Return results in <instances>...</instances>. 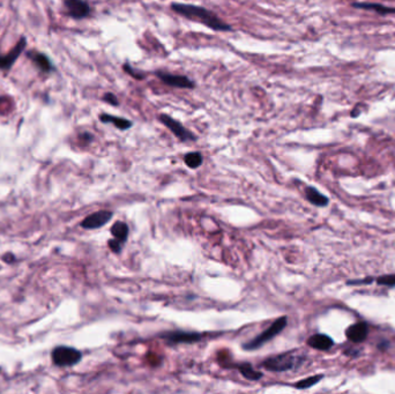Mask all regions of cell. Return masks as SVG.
<instances>
[{"instance_id": "cell-12", "label": "cell", "mask_w": 395, "mask_h": 394, "mask_svg": "<svg viewBox=\"0 0 395 394\" xmlns=\"http://www.w3.org/2000/svg\"><path fill=\"white\" fill-rule=\"evenodd\" d=\"M352 7L359 10L373 11V12L380 14V16H388V14H395V7L383 6L381 4L375 3H353Z\"/></svg>"}, {"instance_id": "cell-3", "label": "cell", "mask_w": 395, "mask_h": 394, "mask_svg": "<svg viewBox=\"0 0 395 394\" xmlns=\"http://www.w3.org/2000/svg\"><path fill=\"white\" fill-rule=\"evenodd\" d=\"M300 363H302V358L290 354V352H287V354H281L267 358L266 361L262 362V366L266 370L273 371V372H283V371L293 369Z\"/></svg>"}, {"instance_id": "cell-21", "label": "cell", "mask_w": 395, "mask_h": 394, "mask_svg": "<svg viewBox=\"0 0 395 394\" xmlns=\"http://www.w3.org/2000/svg\"><path fill=\"white\" fill-rule=\"evenodd\" d=\"M123 71L124 72H126L133 79H135V80H144V79L146 78L145 73H142V72H140V71L133 69V66H131L129 63L123 64Z\"/></svg>"}, {"instance_id": "cell-17", "label": "cell", "mask_w": 395, "mask_h": 394, "mask_svg": "<svg viewBox=\"0 0 395 394\" xmlns=\"http://www.w3.org/2000/svg\"><path fill=\"white\" fill-rule=\"evenodd\" d=\"M111 234L114 236V238L118 239L119 242L125 243L129 237V227L123 221H117L111 228Z\"/></svg>"}, {"instance_id": "cell-23", "label": "cell", "mask_w": 395, "mask_h": 394, "mask_svg": "<svg viewBox=\"0 0 395 394\" xmlns=\"http://www.w3.org/2000/svg\"><path fill=\"white\" fill-rule=\"evenodd\" d=\"M102 100L104 101L105 103L110 104V106H114V107H118L119 106V101L117 99V96H116L115 94H112V93L104 94V96L102 97Z\"/></svg>"}, {"instance_id": "cell-6", "label": "cell", "mask_w": 395, "mask_h": 394, "mask_svg": "<svg viewBox=\"0 0 395 394\" xmlns=\"http://www.w3.org/2000/svg\"><path fill=\"white\" fill-rule=\"evenodd\" d=\"M155 76L160 79V80L167 86L174 88H180V89H194L195 82L192 81L190 78L185 76H178V74H172L169 72H164V71H156Z\"/></svg>"}, {"instance_id": "cell-22", "label": "cell", "mask_w": 395, "mask_h": 394, "mask_svg": "<svg viewBox=\"0 0 395 394\" xmlns=\"http://www.w3.org/2000/svg\"><path fill=\"white\" fill-rule=\"evenodd\" d=\"M377 283L380 284V286L395 287V274H390V275L379 276L378 279H377Z\"/></svg>"}, {"instance_id": "cell-16", "label": "cell", "mask_w": 395, "mask_h": 394, "mask_svg": "<svg viewBox=\"0 0 395 394\" xmlns=\"http://www.w3.org/2000/svg\"><path fill=\"white\" fill-rule=\"evenodd\" d=\"M305 194L307 200L312 205L318 206V207H323V206H327V204H328V199L319 192L317 189H314V187H306Z\"/></svg>"}, {"instance_id": "cell-2", "label": "cell", "mask_w": 395, "mask_h": 394, "mask_svg": "<svg viewBox=\"0 0 395 394\" xmlns=\"http://www.w3.org/2000/svg\"><path fill=\"white\" fill-rule=\"evenodd\" d=\"M287 324H288L287 317H281L276 319V320L274 321L265 332L259 334L258 336H255L253 340L250 341V342L243 344V348L245 349V350H254V349L260 348L262 344L267 343L268 341L272 340L273 337H275L277 334H280L282 331H283Z\"/></svg>"}, {"instance_id": "cell-1", "label": "cell", "mask_w": 395, "mask_h": 394, "mask_svg": "<svg viewBox=\"0 0 395 394\" xmlns=\"http://www.w3.org/2000/svg\"><path fill=\"white\" fill-rule=\"evenodd\" d=\"M171 10L175 13L179 14L184 18L189 19L192 21H197L199 24H202L207 27L215 32H234L231 26L225 24L221 19L213 13L210 10H207L205 7L191 5V4H179L174 3L171 4Z\"/></svg>"}, {"instance_id": "cell-20", "label": "cell", "mask_w": 395, "mask_h": 394, "mask_svg": "<svg viewBox=\"0 0 395 394\" xmlns=\"http://www.w3.org/2000/svg\"><path fill=\"white\" fill-rule=\"evenodd\" d=\"M322 374H318V376H313V377H308L303 379V380H300L298 382H296L295 384V387L298 388V389H304V388H308V387H312V386L317 384L322 379Z\"/></svg>"}, {"instance_id": "cell-15", "label": "cell", "mask_w": 395, "mask_h": 394, "mask_svg": "<svg viewBox=\"0 0 395 394\" xmlns=\"http://www.w3.org/2000/svg\"><path fill=\"white\" fill-rule=\"evenodd\" d=\"M28 56H29V58L32 59V61L35 63L41 70L43 71V72L49 73V72H52V71H54V65H52L51 61L45 55L32 51V52H29Z\"/></svg>"}, {"instance_id": "cell-5", "label": "cell", "mask_w": 395, "mask_h": 394, "mask_svg": "<svg viewBox=\"0 0 395 394\" xmlns=\"http://www.w3.org/2000/svg\"><path fill=\"white\" fill-rule=\"evenodd\" d=\"M159 119H160V122L163 124L165 127H168V129L175 134V137L178 138L180 141L185 142V141H195V140H197V137H195L190 130L185 129L182 123L178 122V121H176V119L170 117V116H169V115L161 114Z\"/></svg>"}, {"instance_id": "cell-18", "label": "cell", "mask_w": 395, "mask_h": 394, "mask_svg": "<svg viewBox=\"0 0 395 394\" xmlns=\"http://www.w3.org/2000/svg\"><path fill=\"white\" fill-rule=\"evenodd\" d=\"M238 367L239 372L243 374V377H245L246 379H249V380H259L262 377V373L259 372V371L254 370L253 367H252L250 364L247 363H244V364H240Z\"/></svg>"}, {"instance_id": "cell-13", "label": "cell", "mask_w": 395, "mask_h": 394, "mask_svg": "<svg viewBox=\"0 0 395 394\" xmlns=\"http://www.w3.org/2000/svg\"><path fill=\"white\" fill-rule=\"evenodd\" d=\"M307 344L318 350H328L333 346L334 342L326 334H314L307 340Z\"/></svg>"}, {"instance_id": "cell-11", "label": "cell", "mask_w": 395, "mask_h": 394, "mask_svg": "<svg viewBox=\"0 0 395 394\" xmlns=\"http://www.w3.org/2000/svg\"><path fill=\"white\" fill-rule=\"evenodd\" d=\"M345 335L352 342H362L367 335V326L365 322H357L345 331Z\"/></svg>"}, {"instance_id": "cell-8", "label": "cell", "mask_w": 395, "mask_h": 394, "mask_svg": "<svg viewBox=\"0 0 395 394\" xmlns=\"http://www.w3.org/2000/svg\"><path fill=\"white\" fill-rule=\"evenodd\" d=\"M64 4L69 16L75 20H81L89 17L90 6L86 0H65Z\"/></svg>"}, {"instance_id": "cell-7", "label": "cell", "mask_w": 395, "mask_h": 394, "mask_svg": "<svg viewBox=\"0 0 395 394\" xmlns=\"http://www.w3.org/2000/svg\"><path fill=\"white\" fill-rule=\"evenodd\" d=\"M161 337L167 341L169 343H193L198 342L202 339L200 333L195 332H184V331H175V332H167L162 334Z\"/></svg>"}, {"instance_id": "cell-10", "label": "cell", "mask_w": 395, "mask_h": 394, "mask_svg": "<svg viewBox=\"0 0 395 394\" xmlns=\"http://www.w3.org/2000/svg\"><path fill=\"white\" fill-rule=\"evenodd\" d=\"M26 46H27V41L25 37H22L17 46L10 54L5 56H0V70H10L13 66V64L18 61V58L20 57V55L24 52Z\"/></svg>"}, {"instance_id": "cell-9", "label": "cell", "mask_w": 395, "mask_h": 394, "mask_svg": "<svg viewBox=\"0 0 395 394\" xmlns=\"http://www.w3.org/2000/svg\"><path fill=\"white\" fill-rule=\"evenodd\" d=\"M112 219V213L109 211H100L92 214L82 221L81 226L85 229H97L103 227Z\"/></svg>"}, {"instance_id": "cell-24", "label": "cell", "mask_w": 395, "mask_h": 394, "mask_svg": "<svg viewBox=\"0 0 395 394\" xmlns=\"http://www.w3.org/2000/svg\"><path fill=\"white\" fill-rule=\"evenodd\" d=\"M122 244H123L122 242H119L118 239H116V238L110 239V241H109V246H110L112 252H115V253L122 252V249H123Z\"/></svg>"}, {"instance_id": "cell-4", "label": "cell", "mask_w": 395, "mask_h": 394, "mask_svg": "<svg viewBox=\"0 0 395 394\" xmlns=\"http://www.w3.org/2000/svg\"><path fill=\"white\" fill-rule=\"evenodd\" d=\"M81 352L71 347H58L52 351V361L58 366H72L80 362Z\"/></svg>"}, {"instance_id": "cell-14", "label": "cell", "mask_w": 395, "mask_h": 394, "mask_svg": "<svg viewBox=\"0 0 395 394\" xmlns=\"http://www.w3.org/2000/svg\"><path fill=\"white\" fill-rule=\"evenodd\" d=\"M100 121L104 124H114V125L117 127L118 130H122V131H126L133 126V123L129 121V119L122 118V117H116V116L108 115V114L101 115Z\"/></svg>"}, {"instance_id": "cell-19", "label": "cell", "mask_w": 395, "mask_h": 394, "mask_svg": "<svg viewBox=\"0 0 395 394\" xmlns=\"http://www.w3.org/2000/svg\"><path fill=\"white\" fill-rule=\"evenodd\" d=\"M202 155L199 152H192L184 156V162L191 169H197L202 164Z\"/></svg>"}]
</instances>
